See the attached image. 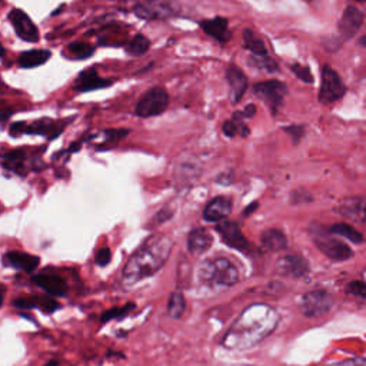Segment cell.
<instances>
[{
    "label": "cell",
    "mask_w": 366,
    "mask_h": 366,
    "mask_svg": "<svg viewBox=\"0 0 366 366\" xmlns=\"http://www.w3.org/2000/svg\"><path fill=\"white\" fill-rule=\"evenodd\" d=\"M185 298L181 292H175L172 293L169 298V305H167V313L170 318L174 319H179L182 318L183 312H185Z\"/></svg>",
    "instance_id": "27"
},
{
    "label": "cell",
    "mask_w": 366,
    "mask_h": 366,
    "mask_svg": "<svg viewBox=\"0 0 366 366\" xmlns=\"http://www.w3.org/2000/svg\"><path fill=\"white\" fill-rule=\"evenodd\" d=\"M112 259V252L109 248H102L96 253V264L99 266H106Z\"/></svg>",
    "instance_id": "32"
},
{
    "label": "cell",
    "mask_w": 366,
    "mask_h": 366,
    "mask_svg": "<svg viewBox=\"0 0 366 366\" xmlns=\"http://www.w3.org/2000/svg\"><path fill=\"white\" fill-rule=\"evenodd\" d=\"M169 106V95L163 88L147 91L138 102L135 113L140 118H152L162 115Z\"/></svg>",
    "instance_id": "6"
},
{
    "label": "cell",
    "mask_w": 366,
    "mask_h": 366,
    "mask_svg": "<svg viewBox=\"0 0 366 366\" xmlns=\"http://www.w3.org/2000/svg\"><path fill=\"white\" fill-rule=\"evenodd\" d=\"M134 12L145 20H166L179 13V6L174 0H140L135 5Z\"/></svg>",
    "instance_id": "5"
},
{
    "label": "cell",
    "mask_w": 366,
    "mask_h": 366,
    "mask_svg": "<svg viewBox=\"0 0 366 366\" xmlns=\"http://www.w3.org/2000/svg\"><path fill=\"white\" fill-rule=\"evenodd\" d=\"M95 52V49L88 45V43H83V42H73L71 45L66 46V52L71 56V59H77V60H84L88 59L89 56H92Z\"/></svg>",
    "instance_id": "26"
},
{
    "label": "cell",
    "mask_w": 366,
    "mask_h": 366,
    "mask_svg": "<svg viewBox=\"0 0 366 366\" xmlns=\"http://www.w3.org/2000/svg\"><path fill=\"white\" fill-rule=\"evenodd\" d=\"M199 279L212 289H228L239 282V271L226 257H213L201 265Z\"/></svg>",
    "instance_id": "3"
},
{
    "label": "cell",
    "mask_w": 366,
    "mask_h": 366,
    "mask_svg": "<svg viewBox=\"0 0 366 366\" xmlns=\"http://www.w3.org/2000/svg\"><path fill=\"white\" fill-rule=\"evenodd\" d=\"M5 262L19 271H25V272H32L35 271L40 261L37 256L24 253V252H9L5 255Z\"/></svg>",
    "instance_id": "19"
},
{
    "label": "cell",
    "mask_w": 366,
    "mask_h": 366,
    "mask_svg": "<svg viewBox=\"0 0 366 366\" xmlns=\"http://www.w3.org/2000/svg\"><path fill=\"white\" fill-rule=\"evenodd\" d=\"M356 2H366V0H356Z\"/></svg>",
    "instance_id": "40"
},
{
    "label": "cell",
    "mask_w": 366,
    "mask_h": 366,
    "mask_svg": "<svg viewBox=\"0 0 366 366\" xmlns=\"http://www.w3.org/2000/svg\"><path fill=\"white\" fill-rule=\"evenodd\" d=\"M306 2H311V0H306Z\"/></svg>",
    "instance_id": "42"
},
{
    "label": "cell",
    "mask_w": 366,
    "mask_h": 366,
    "mask_svg": "<svg viewBox=\"0 0 366 366\" xmlns=\"http://www.w3.org/2000/svg\"><path fill=\"white\" fill-rule=\"evenodd\" d=\"M285 132H286L288 135H291V136H292L293 142H299V140H300V138H302V136H304V134H305V129H304V126H298V125H293V126L285 127Z\"/></svg>",
    "instance_id": "33"
},
{
    "label": "cell",
    "mask_w": 366,
    "mask_h": 366,
    "mask_svg": "<svg viewBox=\"0 0 366 366\" xmlns=\"http://www.w3.org/2000/svg\"><path fill=\"white\" fill-rule=\"evenodd\" d=\"M226 80L232 91L233 102H239L248 89L246 75L236 66V64H230V66L226 69Z\"/></svg>",
    "instance_id": "16"
},
{
    "label": "cell",
    "mask_w": 366,
    "mask_h": 366,
    "mask_svg": "<svg viewBox=\"0 0 366 366\" xmlns=\"http://www.w3.org/2000/svg\"><path fill=\"white\" fill-rule=\"evenodd\" d=\"M365 214H366V205H365Z\"/></svg>",
    "instance_id": "41"
},
{
    "label": "cell",
    "mask_w": 366,
    "mask_h": 366,
    "mask_svg": "<svg viewBox=\"0 0 366 366\" xmlns=\"http://www.w3.org/2000/svg\"><path fill=\"white\" fill-rule=\"evenodd\" d=\"M262 245L266 250L271 252H281L284 249H286L288 246V239L286 236L284 235V232L277 230V229H268L262 233Z\"/></svg>",
    "instance_id": "21"
},
{
    "label": "cell",
    "mask_w": 366,
    "mask_h": 366,
    "mask_svg": "<svg viewBox=\"0 0 366 366\" xmlns=\"http://www.w3.org/2000/svg\"><path fill=\"white\" fill-rule=\"evenodd\" d=\"M244 45L255 57H266L268 56V49H266L265 42L261 40L259 37H256L255 33L249 29H245V32H244Z\"/></svg>",
    "instance_id": "23"
},
{
    "label": "cell",
    "mask_w": 366,
    "mask_h": 366,
    "mask_svg": "<svg viewBox=\"0 0 366 366\" xmlns=\"http://www.w3.org/2000/svg\"><path fill=\"white\" fill-rule=\"evenodd\" d=\"M329 230L332 232V235L340 236V238H345L355 245H359L365 241L363 235L349 223H335Z\"/></svg>",
    "instance_id": "25"
},
{
    "label": "cell",
    "mask_w": 366,
    "mask_h": 366,
    "mask_svg": "<svg viewBox=\"0 0 366 366\" xmlns=\"http://www.w3.org/2000/svg\"><path fill=\"white\" fill-rule=\"evenodd\" d=\"M276 269L279 273L286 275V276L304 277L309 272V265L302 256L286 255L277 261Z\"/></svg>",
    "instance_id": "13"
},
{
    "label": "cell",
    "mask_w": 366,
    "mask_h": 366,
    "mask_svg": "<svg viewBox=\"0 0 366 366\" xmlns=\"http://www.w3.org/2000/svg\"><path fill=\"white\" fill-rule=\"evenodd\" d=\"M291 71H292V73L296 77H299L300 80L305 82V83H312L313 82V75L311 73L308 66H302V64H292Z\"/></svg>",
    "instance_id": "30"
},
{
    "label": "cell",
    "mask_w": 366,
    "mask_h": 366,
    "mask_svg": "<svg viewBox=\"0 0 366 366\" xmlns=\"http://www.w3.org/2000/svg\"><path fill=\"white\" fill-rule=\"evenodd\" d=\"M112 84V80L109 79H103L99 76V73L96 72V69L89 68L83 71L77 79L75 80L73 84V89L79 93H84V92H92L96 89H102V88H107V86Z\"/></svg>",
    "instance_id": "12"
},
{
    "label": "cell",
    "mask_w": 366,
    "mask_h": 366,
    "mask_svg": "<svg viewBox=\"0 0 366 366\" xmlns=\"http://www.w3.org/2000/svg\"><path fill=\"white\" fill-rule=\"evenodd\" d=\"M9 20L16 35L25 42L35 43L39 40V30L35 26L32 19L20 9H13L9 13Z\"/></svg>",
    "instance_id": "10"
},
{
    "label": "cell",
    "mask_w": 366,
    "mask_h": 366,
    "mask_svg": "<svg viewBox=\"0 0 366 366\" xmlns=\"http://www.w3.org/2000/svg\"><path fill=\"white\" fill-rule=\"evenodd\" d=\"M217 230L221 235V239L230 248L245 250L248 249V241L244 236L239 225L232 221H223L217 225Z\"/></svg>",
    "instance_id": "11"
},
{
    "label": "cell",
    "mask_w": 366,
    "mask_h": 366,
    "mask_svg": "<svg viewBox=\"0 0 366 366\" xmlns=\"http://www.w3.org/2000/svg\"><path fill=\"white\" fill-rule=\"evenodd\" d=\"M255 112H256V107L253 104H249V106H246V109L244 112H241V115L245 119H249V118H252L255 115Z\"/></svg>",
    "instance_id": "36"
},
{
    "label": "cell",
    "mask_w": 366,
    "mask_h": 366,
    "mask_svg": "<svg viewBox=\"0 0 366 366\" xmlns=\"http://www.w3.org/2000/svg\"><path fill=\"white\" fill-rule=\"evenodd\" d=\"M311 233H312V238H313L316 248L327 257H329V259L338 261V262H345L354 257L355 255L354 249L345 242H342L340 239L333 238L331 230L328 232L322 226L313 223L311 226Z\"/></svg>",
    "instance_id": "4"
},
{
    "label": "cell",
    "mask_w": 366,
    "mask_h": 366,
    "mask_svg": "<svg viewBox=\"0 0 366 366\" xmlns=\"http://www.w3.org/2000/svg\"><path fill=\"white\" fill-rule=\"evenodd\" d=\"M134 308H135L134 305H129V306H125V308H120V309H112V311H109V312L103 313L102 320H109V319H112V318H118V316H120V315L127 313L129 311L134 309Z\"/></svg>",
    "instance_id": "34"
},
{
    "label": "cell",
    "mask_w": 366,
    "mask_h": 366,
    "mask_svg": "<svg viewBox=\"0 0 366 366\" xmlns=\"http://www.w3.org/2000/svg\"><path fill=\"white\" fill-rule=\"evenodd\" d=\"M51 57V52L49 51H43V49H35V51H29L21 53L19 56V66L24 68V69H32V68H37L40 64L46 63Z\"/></svg>",
    "instance_id": "22"
},
{
    "label": "cell",
    "mask_w": 366,
    "mask_h": 366,
    "mask_svg": "<svg viewBox=\"0 0 366 366\" xmlns=\"http://www.w3.org/2000/svg\"><path fill=\"white\" fill-rule=\"evenodd\" d=\"M212 235L203 228L193 229L187 236V248L193 255L205 253L212 246Z\"/></svg>",
    "instance_id": "18"
},
{
    "label": "cell",
    "mask_w": 366,
    "mask_h": 366,
    "mask_svg": "<svg viewBox=\"0 0 366 366\" xmlns=\"http://www.w3.org/2000/svg\"><path fill=\"white\" fill-rule=\"evenodd\" d=\"M360 46H365V48H366V36H363V37L360 39Z\"/></svg>",
    "instance_id": "38"
},
{
    "label": "cell",
    "mask_w": 366,
    "mask_h": 366,
    "mask_svg": "<svg viewBox=\"0 0 366 366\" xmlns=\"http://www.w3.org/2000/svg\"><path fill=\"white\" fill-rule=\"evenodd\" d=\"M279 313L266 304L248 306L233 322L222 339L228 349H250L265 340L279 325Z\"/></svg>",
    "instance_id": "1"
},
{
    "label": "cell",
    "mask_w": 366,
    "mask_h": 366,
    "mask_svg": "<svg viewBox=\"0 0 366 366\" xmlns=\"http://www.w3.org/2000/svg\"><path fill=\"white\" fill-rule=\"evenodd\" d=\"M25 162V154L21 150H13L3 156V166L6 169H12L15 172L21 174V167H24Z\"/></svg>",
    "instance_id": "29"
},
{
    "label": "cell",
    "mask_w": 366,
    "mask_h": 366,
    "mask_svg": "<svg viewBox=\"0 0 366 366\" xmlns=\"http://www.w3.org/2000/svg\"><path fill=\"white\" fill-rule=\"evenodd\" d=\"M253 92L257 98L269 106L272 113L276 115L279 107L282 106L284 98L286 96V84L279 80L261 82L253 86Z\"/></svg>",
    "instance_id": "9"
},
{
    "label": "cell",
    "mask_w": 366,
    "mask_h": 366,
    "mask_svg": "<svg viewBox=\"0 0 366 366\" xmlns=\"http://www.w3.org/2000/svg\"><path fill=\"white\" fill-rule=\"evenodd\" d=\"M348 293L356 296V298H366V282L363 281H352L347 286Z\"/></svg>",
    "instance_id": "31"
},
{
    "label": "cell",
    "mask_w": 366,
    "mask_h": 366,
    "mask_svg": "<svg viewBox=\"0 0 366 366\" xmlns=\"http://www.w3.org/2000/svg\"><path fill=\"white\" fill-rule=\"evenodd\" d=\"M149 48H150V40L147 37H145L143 35H136L131 42L127 43L126 52L129 55L139 56V55L146 53L149 51Z\"/></svg>",
    "instance_id": "28"
},
{
    "label": "cell",
    "mask_w": 366,
    "mask_h": 366,
    "mask_svg": "<svg viewBox=\"0 0 366 366\" xmlns=\"http://www.w3.org/2000/svg\"><path fill=\"white\" fill-rule=\"evenodd\" d=\"M333 306V298L328 291L316 289L304 295L300 300V311L308 318H319L327 315Z\"/></svg>",
    "instance_id": "7"
},
{
    "label": "cell",
    "mask_w": 366,
    "mask_h": 366,
    "mask_svg": "<svg viewBox=\"0 0 366 366\" xmlns=\"http://www.w3.org/2000/svg\"><path fill=\"white\" fill-rule=\"evenodd\" d=\"M46 366H57V362H56V360H52V362H49Z\"/></svg>",
    "instance_id": "39"
},
{
    "label": "cell",
    "mask_w": 366,
    "mask_h": 366,
    "mask_svg": "<svg viewBox=\"0 0 366 366\" xmlns=\"http://www.w3.org/2000/svg\"><path fill=\"white\" fill-rule=\"evenodd\" d=\"M201 28L214 40H218L222 45L229 42L230 30L228 26V20L225 17H213L201 21Z\"/></svg>",
    "instance_id": "17"
},
{
    "label": "cell",
    "mask_w": 366,
    "mask_h": 366,
    "mask_svg": "<svg viewBox=\"0 0 366 366\" xmlns=\"http://www.w3.org/2000/svg\"><path fill=\"white\" fill-rule=\"evenodd\" d=\"M172 252V241L167 236H156L143 245L123 268V284L135 285L159 272Z\"/></svg>",
    "instance_id": "2"
},
{
    "label": "cell",
    "mask_w": 366,
    "mask_h": 366,
    "mask_svg": "<svg viewBox=\"0 0 366 366\" xmlns=\"http://www.w3.org/2000/svg\"><path fill=\"white\" fill-rule=\"evenodd\" d=\"M333 366H366V358H352L347 359L340 363H336Z\"/></svg>",
    "instance_id": "35"
},
{
    "label": "cell",
    "mask_w": 366,
    "mask_h": 366,
    "mask_svg": "<svg viewBox=\"0 0 366 366\" xmlns=\"http://www.w3.org/2000/svg\"><path fill=\"white\" fill-rule=\"evenodd\" d=\"M232 206V199L228 196L214 198L206 205L203 210V218L208 222H222L230 214Z\"/></svg>",
    "instance_id": "14"
},
{
    "label": "cell",
    "mask_w": 366,
    "mask_h": 366,
    "mask_svg": "<svg viewBox=\"0 0 366 366\" xmlns=\"http://www.w3.org/2000/svg\"><path fill=\"white\" fill-rule=\"evenodd\" d=\"M33 282L40 289H43V291L51 293V295L62 296V295H64V292H66V289H68L66 282H64L62 277H59L56 275H37V276L33 277Z\"/></svg>",
    "instance_id": "20"
},
{
    "label": "cell",
    "mask_w": 366,
    "mask_h": 366,
    "mask_svg": "<svg viewBox=\"0 0 366 366\" xmlns=\"http://www.w3.org/2000/svg\"><path fill=\"white\" fill-rule=\"evenodd\" d=\"M244 116L241 115V112H236L233 119L226 120L223 123V134L228 138H233L236 135H241V136H248L249 135V127L245 125L244 122Z\"/></svg>",
    "instance_id": "24"
},
{
    "label": "cell",
    "mask_w": 366,
    "mask_h": 366,
    "mask_svg": "<svg viewBox=\"0 0 366 366\" xmlns=\"http://www.w3.org/2000/svg\"><path fill=\"white\" fill-rule=\"evenodd\" d=\"M257 208V203H253V206L250 205L249 208H246V210H245V214H249L250 213V210H255Z\"/></svg>",
    "instance_id": "37"
},
{
    "label": "cell",
    "mask_w": 366,
    "mask_h": 366,
    "mask_svg": "<svg viewBox=\"0 0 366 366\" xmlns=\"http://www.w3.org/2000/svg\"><path fill=\"white\" fill-rule=\"evenodd\" d=\"M347 88L343 84L340 76L329 66L325 64L322 69V83L319 91V100L324 104H331L345 95Z\"/></svg>",
    "instance_id": "8"
},
{
    "label": "cell",
    "mask_w": 366,
    "mask_h": 366,
    "mask_svg": "<svg viewBox=\"0 0 366 366\" xmlns=\"http://www.w3.org/2000/svg\"><path fill=\"white\" fill-rule=\"evenodd\" d=\"M363 24V15L355 6H348L339 21V32L345 37H354Z\"/></svg>",
    "instance_id": "15"
}]
</instances>
